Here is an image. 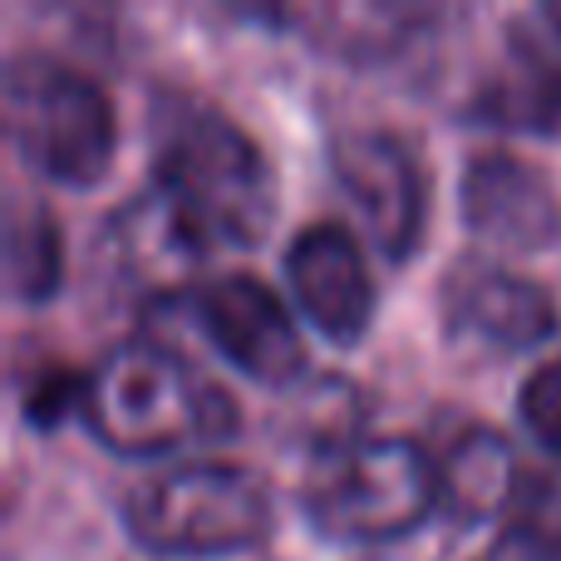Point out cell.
<instances>
[{"label":"cell","instance_id":"6da1fadb","mask_svg":"<svg viewBox=\"0 0 561 561\" xmlns=\"http://www.w3.org/2000/svg\"><path fill=\"white\" fill-rule=\"evenodd\" d=\"M148 173L153 187L178 207L197 242L256 247L276 217V178L262 148L237 128L222 108L193 99L183 89H163L153 99L148 124Z\"/></svg>","mask_w":561,"mask_h":561},{"label":"cell","instance_id":"7a4b0ae2","mask_svg":"<svg viewBox=\"0 0 561 561\" xmlns=\"http://www.w3.org/2000/svg\"><path fill=\"white\" fill-rule=\"evenodd\" d=\"M79 419L108 454L124 458L227 444L242 424L232 394L158 340H124L108 350L84 375Z\"/></svg>","mask_w":561,"mask_h":561},{"label":"cell","instance_id":"3957f363","mask_svg":"<svg viewBox=\"0 0 561 561\" xmlns=\"http://www.w3.org/2000/svg\"><path fill=\"white\" fill-rule=\"evenodd\" d=\"M300 513L335 547H389L438 513V463L414 438H350L310 458Z\"/></svg>","mask_w":561,"mask_h":561},{"label":"cell","instance_id":"277c9868","mask_svg":"<svg viewBox=\"0 0 561 561\" xmlns=\"http://www.w3.org/2000/svg\"><path fill=\"white\" fill-rule=\"evenodd\" d=\"M0 94L10 148L30 173L75 193L104 183L118 148V118L94 79L39 49H20L5 59Z\"/></svg>","mask_w":561,"mask_h":561},{"label":"cell","instance_id":"5b68a950","mask_svg":"<svg viewBox=\"0 0 561 561\" xmlns=\"http://www.w3.org/2000/svg\"><path fill=\"white\" fill-rule=\"evenodd\" d=\"M124 527L144 552L173 561L242 557L272 537L276 503L262 473L237 463H183L124 497Z\"/></svg>","mask_w":561,"mask_h":561},{"label":"cell","instance_id":"8992f818","mask_svg":"<svg viewBox=\"0 0 561 561\" xmlns=\"http://www.w3.org/2000/svg\"><path fill=\"white\" fill-rule=\"evenodd\" d=\"M330 173L350 197L369 247L385 262H409L424 237V173L389 128H345L330 138Z\"/></svg>","mask_w":561,"mask_h":561},{"label":"cell","instance_id":"52a82bcc","mask_svg":"<svg viewBox=\"0 0 561 561\" xmlns=\"http://www.w3.org/2000/svg\"><path fill=\"white\" fill-rule=\"evenodd\" d=\"M197 330L203 340L252 385L286 389L306 369V345L290 320L286 300L262 276H217L193 296Z\"/></svg>","mask_w":561,"mask_h":561},{"label":"cell","instance_id":"ba28073f","mask_svg":"<svg viewBox=\"0 0 561 561\" xmlns=\"http://www.w3.org/2000/svg\"><path fill=\"white\" fill-rule=\"evenodd\" d=\"M290 300L306 325L335 350H350L369 335L375 320V276L365 266L355 232L345 222H310L286 242L280 256Z\"/></svg>","mask_w":561,"mask_h":561},{"label":"cell","instance_id":"9c48e42d","mask_svg":"<svg viewBox=\"0 0 561 561\" xmlns=\"http://www.w3.org/2000/svg\"><path fill=\"white\" fill-rule=\"evenodd\" d=\"M458 217L488 247L542 252L561 237V197L552 178L503 148L473 153L458 178Z\"/></svg>","mask_w":561,"mask_h":561},{"label":"cell","instance_id":"30bf717a","mask_svg":"<svg viewBox=\"0 0 561 561\" xmlns=\"http://www.w3.org/2000/svg\"><path fill=\"white\" fill-rule=\"evenodd\" d=\"M444 320L454 335L503 350V355L547 345L561 325L557 300L542 280L483 262L454 266V276L444 280Z\"/></svg>","mask_w":561,"mask_h":561},{"label":"cell","instance_id":"8fae6325","mask_svg":"<svg viewBox=\"0 0 561 561\" xmlns=\"http://www.w3.org/2000/svg\"><path fill=\"white\" fill-rule=\"evenodd\" d=\"M104 252H108V266H114L128 286H138L153 300H168L193 280V266L203 262L207 247L197 242V232L178 217V207L168 203L158 187H148L124 213L108 217Z\"/></svg>","mask_w":561,"mask_h":561},{"label":"cell","instance_id":"7c38bea8","mask_svg":"<svg viewBox=\"0 0 561 561\" xmlns=\"http://www.w3.org/2000/svg\"><path fill=\"white\" fill-rule=\"evenodd\" d=\"M434 463H438V513L454 527H478L513 513V497L523 483H517L513 444L497 428L488 424L463 428Z\"/></svg>","mask_w":561,"mask_h":561},{"label":"cell","instance_id":"4fadbf2b","mask_svg":"<svg viewBox=\"0 0 561 561\" xmlns=\"http://www.w3.org/2000/svg\"><path fill=\"white\" fill-rule=\"evenodd\" d=\"M5 290L25 306H39L59 290L65 276V247H59V222L45 203L15 197L5 207Z\"/></svg>","mask_w":561,"mask_h":561},{"label":"cell","instance_id":"5bb4252c","mask_svg":"<svg viewBox=\"0 0 561 561\" xmlns=\"http://www.w3.org/2000/svg\"><path fill=\"white\" fill-rule=\"evenodd\" d=\"M507 547L527 561H561V463L517 488L507 513Z\"/></svg>","mask_w":561,"mask_h":561},{"label":"cell","instance_id":"9a60e30c","mask_svg":"<svg viewBox=\"0 0 561 561\" xmlns=\"http://www.w3.org/2000/svg\"><path fill=\"white\" fill-rule=\"evenodd\" d=\"M517 419H523V428L547 448V454L561 458V355L547 359V365H537L533 375L523 379Z\"/></svg>","mask_w":561,"mask_h":561}]
</instances>
